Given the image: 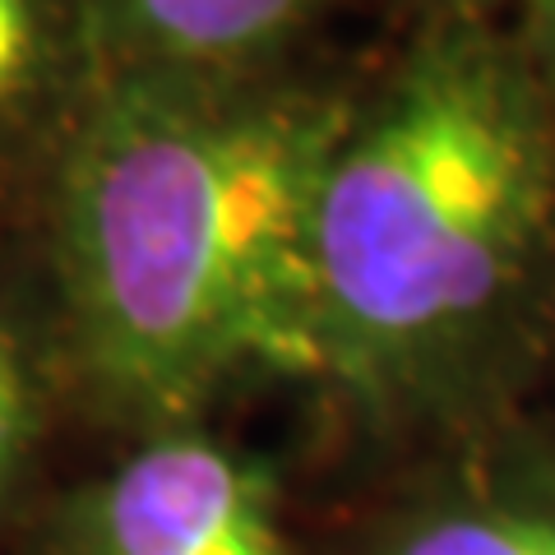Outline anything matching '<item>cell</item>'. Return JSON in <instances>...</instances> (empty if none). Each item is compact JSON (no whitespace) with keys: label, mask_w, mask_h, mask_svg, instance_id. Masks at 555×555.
Segmentation results:
<instances>
[{"label":"cell","mask_w":555,"mask_h":555,"mask_svg":"<svg viewBox=\"0 0 555 555\" xmlns=\"http://www.w3.org/2000/svg\"><path fill=\"white\" fill-rule=\"evenodd\" d=\"M509 0H422V14H505Z\"/></svg>","instance_id":"9"},{"label":"cell","mask_w":555,"mask_h":555,"mask_svg":"<svg viewBox=\"0 0 555 555\" xmlns=\"http://www.w3.org/2000/svg\"><path fill=\"white\" fill-rule=\"evenodd\" d=\"M38 416H42L38 366H33L20 324L0 310V514L10 509L14 491L24 481L33 440H38Z\"/></svg>","instance_id":"7"},{"label":"cell","mask_w":555,"mask_h":555,"mask_svg":"<svg viewBox=\"0 0 555 555\" xmlns=\"http://www.w3.org/2000/svg\"><path fill=\"white\" fill-rule=\"evenodd\" d=\"M343 0H83L98 75H264Z\"/></svg>","instance_id":"5"},{"label":"cell","mask_w":555,"mask_h":555,"mask_svg":"<svg viewBox=\"0 0 555 555\" xmlns=\"http://www.w3.org/2000/svg\"><path fill=\"white\" fill-rule=\"evenodd\" d=\"M56 555H306L264 463L204 422L144 430L56 509Z\"/></svg>","instance_id":"3"},{"label":"cell","mask_w":555,"mask_h":555,"mask_svg":"<svg viewBox=\"0 0 555 555\" xmlns=\"http://www.w3.org/2000/svg\"><path fill=\"white\" fill-rule=\"evenodd\" d=\"M357 555H555V430L514 412L444 440Z\"/></svg>","instance_id":"4"},{"label":"cell","mask_w":555,"mask_h":555,"mask_svg":"<svg viewBox=\"0 0 555 555\" xmlns=\"http://www.w3.org/2000/svg\"><path fill=\"white\" fill-rule=\"evenodd\" d=\"M301 75H98L47 167L79 375L139 430L320 379L315 204L357 107Z\"/></svg>","instance_id":"1"},{"label":"cell","mask_w":555,"mask_h":555,"mask_svg":"<svg viewBox=\"0 0 555 555\" xmlns=\"http://www.w3.org/2000/svg\"><path fill=\"white\" fill-rule=\"evenodd\" d=\"M98 79L83 0H0V177L47 167Z\"/></svg>","instance_id":"6"},{"label":"cell","mask_w":555,"mask_h":555,"mask_svg":"<svg viewBox=\"0 0 555 555\" xmlns=\"http://www.w3.org/2000/svg\"><path fill=\"white\" fill-rule=\"evenodd\" d=\"M505 20L514 28L518 47H524L537 83H542V93L555 107V0H509Z\"/></svg>","instance_id":"8"},{"label":"cell","mask_w":555,"mask_h":555,"mask_svg":"<svg viewBox=\"0 0 555 555\" xmlns=\"http://www.w3.org/2000/svg\"><path fill=\"white\" fill-rule=\"evenodd\" d=\"M320 379L459 440L518 412L555 328V107L505 14H422L315 204Z\"/></svg>","instance_id":"2"}]
</instances>
